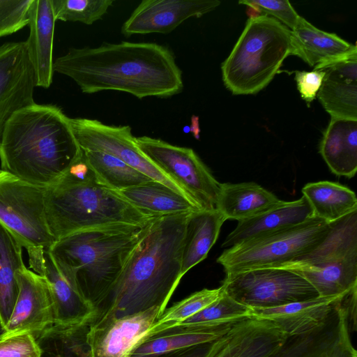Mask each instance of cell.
<instances>
[{"label":"cell","mask_w":357,"mask_h":357,"mask_svg":"<svg viewBox=\"0 0 357 357\" xmlns=\"http://www.w3.org/2000/svg\"><path fill=\"white\" fill-rule=\"evenodd\" d=\"M53 70L72 79L82 93H128L139 99L169 98L183 89L173 53L155 43H103L71 47L54 61Z\"/></svg>","instance_id":"cell-1"},{"label":"cell","mask_w":357,"mask_h":357,"mask_svg":"<svg viewBox=\"0 0 357 357\" xmlns=\"http://www.w3.org/2000/svg\"><path fill=\"white\" fill-rule=\"evenodd\" d=\"M190 213L155 217L98 307V317H121L158 307L161 314L179 284Z\"/></svg>","instance_id":"cell-2"},{"label":"cell","mask_w":357,"mask_h":357,"mask_svg":"<svg viewBox=\"0 0 357 357\" xmlns=\"http://www.w3.org/2000/svg\"><path fill=\"white\" fill-rule=\"evenodd\" d=\"M83 154L70 118L55 105L33 103L15 112L0 141L1 169L47 188Z\"/></svg>","instance_id":"cell-3"},{"label":"cell","mask_w":357,"mask_h":357,"mask_svg":"<svg viewBox=\"0 0 357 357\" xmlns=\"http://www.w3.org/2000/svg\"><path fill=\"white\" fill-rule=\"evenodd\" d=\"M147 225L81 230L56 240L48 252L62 276L98 309L146 234Z\"/></svg>","instance_id":"cell-4"},{"label":"cell","mask_w":357,"mask_h":357,"mask_svg":"<svg viewBox=\"0 0 357 357\" xmlns=\"http://www.w3.org/2000/svg\"><path fill=\"white\" fill-rule=\"evenodd\" d=\"M45 208L55 240L70 234L113 225L145 226L153 218L96 178L82 156L46 188Z\"/></svg>","instance_id":"cell-5"},{"label":"cell","mask_w":357,"mask_h":357,"mask_svg":"<svg viewBox=\"0 0 357 357\" xmlns=\"http://www.w3.org/2000/svg\"><path fill=\"white\" fill-rule=\"evenodd\" d=\"M290 29L275 18L251 16L221 69L225 86L234 95L265 88L290 55Z\"/></svg>","instance_id":"cell-6"},{"label":"cell","mask_w":357,"mask_h":357,"mask_svg":"<svg viewBox=\"0 0 357 357\" xmlns=\"http://www.w3.org/2000/svg\"><path fill=\"white\" fill-rule=\"evenodd\" d=\"M330 224L312 218L302 224L226 248L217 259L225 273L274 268L291 261L317 245Z\"/></svg>","instance_id":"cell-7"},{"label":"cell","mask_w":357,"mask_h":357,"mask_svg":"<svg viewBox=\"0 0 357 357\" xmlns=\"http://www.w3.org/2000/svg\"><path fill=\"white\" fill-rule=\"evenodd\" d=\"M46 188L0 170V224L29 250H48L56 241L47 220Z\"/></svg>","instance_id":"cell-8"},{"label":"cell","mask_w":357,"mask_h":357,"mask_svg":"<svg viewBox=\"0 0 357 357\" xmlns=\"http://www.w3.org/2000/svg\"><path fill=\"white\" fill-rule=\"evenodd\" d=\"M135 142L142 154L199 209L216 210L221 183L193 149L148 136L135 137Z\"/></svg>","instance_id":"cell-9"},{"label":"cell","mask_w":357,"mask_h":357,"mask_svg":"<svg viewBox=\"0 0 357 357\" xmlns=\"http://www.w3.org/2000/svg\"><path fill=\"white\" fill-rule=\"evenodd\" d=\"M221 287L225 294L252 310L271 308L319 296L301 275L277 268L226 273Z\"/></svg>","instance_id":"cell-10"},{"label":"cell","mask_w":357,"mask_h":357,"mask_svg":"<svg viewBox=\"0 0 357 357\" xmlns=\"http://www.w3.org/2000/svg\"><path fill=\"white\" fill-rule=\"evenodd\" d=\"M70 122L82 151H100L114 156L190 199L181 188L142 154L135 144L129 126L107 125L86 118H70Z\"/></svg>","instance_id":"cell-11"},{"label":"cell","mask_w":357,"mask_h":357,"mask_svg":"<svg viewBox=\"0 0 357 357\" xmlns=\"http://www.w3.org/2000/svg\"><path fill=\"white\" fill-rule=\"evenodd\" d=\"M160 314L153 307L121 317L96 316L86 332L91 357H130Z\"/></svg>","instance_id":"cell-12"},{"label":"cell","mask_w":357,"mask_h":357,"mask_svg":"<svg viewBox=\"0 0 357 357\" xmlns=\"http://www.w3.org/2000/svg\"><path fill=\"white\" fill-rule=\"evenodd\" d=\"M19 294L12 314L1 329L0 340L40 332L56 323L54 303L45 278L24 266L17 275Z\"/></svg>","instance_id":"cell-13"},{"label":"cell","mask_w":357,"mask_h":357,"mask_svg":"<svg viewBox=\"0 0 357 357\" xmlns=\"http://www.w3.org/2000/svg\"><path fill=\"white\" fill-rule=\"evenodd\" d=\"M36 77L25 41L0 46V141L5 126L17 110L33 103Z\"/></svg>","instance_id":"cell-14"},{"label":"cell","mask_w":357,"mask_h":357,"mask_svg":"<svg viewBox=\"0 0 357 357\" xmlns=\"http://www.w3.org/2000/svg\"><path fill=\"white\" fill-rule=\"evenodd\" d=\"M288 339L275 323L251 317L211 342L208 357H274Z\"/></svg>","instance_id":"cell-15"},{"label":"cell","mask_w":357,"mask_h":357,"mask_svg":"<svg viewBox=\"0 0 357 357\" xmlns=\"http://www.w3.org/2000/svg\"><path fill=\"white\" fill-rule=\"evenodd\" d=\"M220 4L218 0H144L121 26V33L135 34L172 32L185 20L200 17Z\"/></svg>","instance_id":"cell-16"},{"label":"cell","mask_w":357,"mask_h":357,"mask_svg":"<svg viewBox=\"0 0 357 357\" xmlns=\"http://www.w3.org/2000/svg\"><path fill=\"white\" fill-rule=\"evenodd\" d=\"M344 298L324 326L309 334L289 338L274 357H357Z\"/></svg>","instance_id":"cell-17"},{"label":"cell","mask_w":357,"mask_h":357,"mask_svg":"<svg viewBox=\"0 0 357 357\" xmlns=\"http://www.w3.org/2000/svg\"><path fill=\"white\" fill-rule=\"evenodd\" d=\"M30 267L43 276L51 291L54 303L55 324L79 326L90 322L97 314L93 303L73 287L59 273L48 250H27Z\"/></svg>","instance_id":"cell-18"},{"label":"cell","mask_w":357,"mask_h":357,"mask_svg":"<svg viewBox=\"0 0 357 357\" xmlns=\"http://www.w3.org/2000/svg\"><path fill=\"white\" fill-rule=\"evenodd\" d=\"M348 292L333 296H317L271 308L252 310L251 317L275 323L289 338L300 337L324 326Z\"/></svg>","instance_id":"cell-19"},{"label":"cell","mask_w":357,"mask_h":357,"mask_svg":"<svg viewBox=\"0 0 357 357\" xmlns=\"http://www.w3.org/2000/svg\"><path fill=\"white\" fill-rule=\"evenodd\" d=\"M290 55L300 57L314 70L325 68L336 62L357 59V48L335 33L319 30L299 17L290 30Z\"/></svg>","instance_id":"cell-20"},{"label":"cell","mask_w":357,"mask_h":357,"mask_svg":"<svg viewBox=\"0 0 357 357\" xmlns=\"http://www.w3.org/2000/svg\"><path fill=\"white\" fill-rule=\"evenodd\" d=\"M313 218L311 208L304 197L280 202L272 208L251 218L238 221L222 247L229 248L302 224Z\"/></svg>","instance_id":"cell-21"},{"label":"cell","mask_w":357,"mask_h":357,"mask_svg":"<svg viewBox=\"0 0 357 357\" xmlns=\"http://www.w3.org/2000/svg\"><path fill=\"white\" fill-rule=\"evenodd\" d=\"M56 19L52 0H33L29 36L25 40L36 77V86L47 89L53 77V42Z\"/></svg>","instance_id":"cell-22"},{"label":"cell","mask_w":357,"mask_h":357,"mask_svg":"<svg viewBox=\"0 0 357 357\" xmlns=\"http://www.w3.org/2000/svg\"><path fill=\"white\" fill-rule=\"evenodd\" d=\"M354 256H357V211L331 223L328 232L314 248L274 268L318 267Z\"/></svg>","instance_id":"cell-23"},{"label":"cell","mask_w":357,"mask_h":357,"mask_svg":"<svg viewBox=\"0 0 357 357\" xmlns=\"http://www.w3.org/2000/svg\"><path fill=\"white\" fill-rule=\"evenodd\" d=\"M323 70L325 75L317 96L325 110L333 118L357 120V59Z\"/></svg>","instance_id":"cell-24"},{"label":"cell","mask_w":357,"mask_h":357,"mask_svg":"<svg viewBox=\"0 0 357 357\" xmlns=\"http://www.w3.org/2000/svg\"><path fill=\"white\" fill-rule=\"evenodd\" d=\"M233 324L217 327L176 326L142 340L130 357H162L211 343L222 337Z\"/></svg>","instance_id":"cell-25"},{"label":"cell","mask_w":357,"mask_h":357,"mask_svg":"<svg viewBox=\"0 0 357 357\" xmlns=\"http://www.w3.org/2000/svg\"><path fill=\"white\" fill-rule=\"evenodd\" d=\"M319 152L332 173L354 177L357 171V120L331 117Z\"/></svg>","instance_id":"cell-26"},{"label":"cell","mask_w":357,"mask_h":357,"mask_svg":"<svg viewBox=\"0 0 357 357\" xmlns=\"http://www.w3.org/2000/svg\"><path fill=\"white\" fill-rule=\"evenodd\" d=\"M273 193L255 182L221 183L216 210L227 220L238 221L258 215L280 202Z\"/></svg>","instance_id":"cell-27"},{"label":"cell","mask_w":357,"mask_h":357,"mask_svg":"<svg viewBox=\"0 0 357 357\" xmlns=\"http://www.w3.org/2000/svg\"><path fill=\"white\" fill-rule=\"evenodd\" d=\"M118 192L140 211L153 217L190 213L201 210L185 196L156 181Z\"/></svg>","instance_id":"cell-28"},{"label":"cell","mask_w":357,"mask_h":357,"mask_svg":"<svg viewBox=\"0 0 357 357\" xmlns=\"http://www.w3.org/2000/svg\"><path fill=\"white\" fill-rule=\"evenodd\" d=\"M225 220L218 210H199L189 215L182 254V277L207 257Z\"/></svg>","instance_id":"cell-29"},{"label":"cell","mask_w":357,"mask_h":357,"mask_svg":"<svg viewBox=\"0 0 357 357\" xmlns=\"http://www.w3.org/2000/svg\"><path fill=\"white\" fill-rule=\"evenodd\" d=\"M302 193L311 208L313 218L328 224L357 211L354 192L338 183H309L303 186Z\"/></svg>","instance_id":"cell-30"},{"label":"cell","mask_w":357,"mask_h":357,"mask_svg":"<svg viewBox=\"0 0 357 357\" xmlns=\"http://www.w3.org/2000/svg\"><path fill=\"white\" fill-rule=\"evenodd\" d=\"M22 245L0 224V328L2 329L12 314L18 294L17 275L25 266Z\"/></svg>","instance_id":"cell-31"},{"label":"cell","mask_w":357,"mask_h":357,"mask_svg":"<svg viewBox=\"0 0 357 357\" xmlns=\"http://www.w3.org/2000/svg\"><path fill=\"white\" fill-rule=\"evenodd\" d=\"M291 271L304 278L321 297L341 295L357 287V256L322 266Z\"/></svg>","instance_id":"cell-32"},{"label":"cell","mask_w":357,"mask_h":357,"mask_svg":"<svg viewBox=\"0 0 357 357\" xmlns=\"http://www.w3.org/2000/svg\"><path fill=\"white\" fill-rule=\"evenodd\" d=\"M87 324H54L33 334L40 347V357H91L86 340Z\"/></svg>","instance_id":"cell-33"},{"label":"cell","mask_w":357,"mask_h":357,"mask_svg":"<svg viewBox=\"0 0 357 357\" xmlns=\"http://www.w3.org/2000/svg\"><path fill=\"white\" fill-rule=\"evenodd\" d=\"M89 167L100 183L116 192L153 181L121 160L100 151H82Z\"/></svg>","instance_id":"cell-34"},{"label":"cell","mask_w":357,"mask_h":357,"mask_svg":"<svg viewBox=\"0 0 357 357\" xmlns=\"http://www.w3.org/2000/svg\"><path fill=\"white\" fill-rule=\"evenodd\" d=\"M222 292L221 286L215 289H203L166 308L142 340L182 323L217 300Z\"/></svg>","instance_id":"cell-35"},{"label":"cell","mask_w":357,"mask_h":357,"mask_svg":"<svg viewBox=\"0 0 357 357\" xmlns=\"http://www.w3.org/2000/svg\"><path fill=\"white\" fill-rule=\"evenodd\" d=\"M252 311L251 308L234 301L222 291L217 300L176 326H222L251 317Z\"/></svg>","instance_id":"cell-36"},{"label":"cell","mask_w":357,"mask_h":357,"mask_svg":"<svg viewBox=\"0 0 357 357\" xmlns=\"http://www.w3.org/2000/svg\"><path fill=\"white\" fill-rule=\"evenodd\" d=\"M56 20L92 24L102 18L113 0H52Z\"/></svg>","instance_id":"cell-37"},{"label":"cell","mask_w":357,"mask_h":357,"mask_svg":"<svg viewBox=\"0 0 357 357\" xmlns=\"http://www.w3.org/2000/svg\"><path fill=\"white\" fill-rule=\"evenodd\" d=\"M33 1L0 0V38L11 35L29 25Z\"/></svg>","instance_id":"cell-38"},{"label":"cell","mask_w":357,"mask_h":357,"mask_svg":"<svg viewBox=\"0 0 357 357\" xmlns=\"http://www.w3.org/2000/svg\"><path fill=\"white\" fill-rule=\"evenodd\" d=\"M238 3L248 6L251 10L256 11L255 16H273L290 30L294 29L300 17L287 0H243Z\"/></svg>","instance_id":"cell-39"},{"label":"cell","mask_w":357,"mask_h":357,"mask_svg":"<svg viewBox=\"0 0 357 357\" xmlns=\"http://www.w3.org/2000/svg\"><path fill=\"white\" fill-rule=\"evenodd\" d=\"M40 347L32 333L17 334L0 340V357H40Z\"/></svg>","instance_id":"cell-40"},{"label":"cell","mask_w":357,"mask_h":357,"mask_svg":"<svg viewBox=\"0 0 357 357\" xmlns=\"http://www.w3.org/2000/svg\"><path fill=\"white\" fill-rule=\"evenodd\" d=\"M325 72L323 69L312 71H296L295 80L298 90L307 107L314 100L321 86Z\"/></svg>","instance_id":"cell-41"},{"label":"cell","mask_w":357,"mask_h":357,"mask_svg":"<svg viewBox=\"0 0 357 357\" xmlns=\"http://www.w3.org/2000/svg\"><path fill=\"white\" fill-rule=\"evenodd\" d=\"M211 343H208L194 347L162 357H208L211 348Z\"/></svg>","instance_id":"cell-42"},{"label":"cell","mask_w":357,"mask_h":357,"mask_svg":"<svg viewBox=\"0 0 357 357\" xmlns=\"http://www.w3.org/2000/svg\"><path fill=\"white\" fill-rule=\"evenodd\" d=\"M191 130H192L194 128L195 130L193 131V133L195 135V136L196 137V138H199V124H198V119L195 116H193L192 118V126H191Z\"/></svg>","instance_id":"cell-43"}]
</instances>
